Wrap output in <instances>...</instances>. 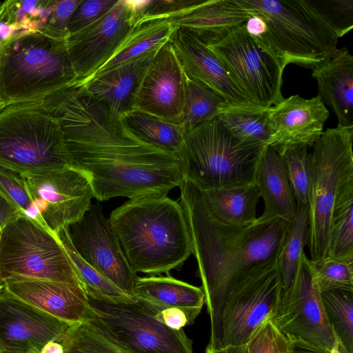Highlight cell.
I'll return each instance as SVG.
<instances>
[{
    "mask_svg": "<svg viewBox=\"0 0 353 353\" xmlns=\"http://www.w3.org/2000/svg\"><path fill=\"white\" fill-rule=\"evenodd\" d=\"M58 120L72 166L91 183L94 199H134L168 196L183 180L177 153L141 139L122 117L78 85L57 91L41 101Z\"/></svg>",
    "mask_w": 353,
    "mask_h": 353,
    "instance_id": "6da1fadb",
    "label": "cell"
},
{
    "mask_svg": "<svg viewBox=\"0 0 353 353\" xmlns=\"http://www.w3.org/2000/svg\"><path fill=\"white\" fill-rule=\"evenodd\" d=\"M179 188L212 334L232 287L277 263L289 223L259 217L247 226L225 225L210 215L194 185L183 179Z\"/></svg>",
    "mask_w": 353,
    "mask_h": 353,
    "instance_id": "7a4b0ae2",
    "label": "cell"
},
{
    "mask_svg": "<svg viewBox=\"0 0 353 353\" xmlns=\"http://www.w3.org/2000/svg\"><path fill=\"white\" fill-rule=\"evenodd\" d=\"M108 222L136 273L168 274L192 254L183 208L168 196L130 199L111 212Z\"/></svg>",
    "mask_w": 353,
    "mask_h": 353,
    "instance_id": "3957f363",
    "label": "cell"
},
{
    "mask_svg": "<svg viewBox=\"0 0 353 353\" xmlns=\"http://www.w3.org/2000/svg\"><path fill=\"white\" fill-rule=\"evenodd\" d=\"M77 83L66 40L20 32L0 42V109L41 101Z\"/></svg>",
    "mask_w": 353,
    "mask_h": 353,
    "instance_id": "277c9868",
    "label": "cell"
},
{
    "mask_svg": "<svg viewBox=\"0 0 353 353\" xmlns=\"http://www.w3.org/2000/svg\"><path fill=\"white\" fill-rule=\"evenodd\" d=\"M236 1L250 15L264 21V32L254 39L284 68L294 63L314 69L337 49L339 38L309 0Z\"/></svg>",
    "mask_w": 353,
    "mask_h": 353,
    "instance_id": "5b68a950",
    "label": "cell"
},
{
    "mask_svg": "<svg viewBox=\"0 0 353 353\" xmlns=\"http://www.w3.org/2000/svg\"><path fill=\"white\" fill-rule=\"evenodd\" d=\"M0 167L18 174L73 167L60 124L41 101L0 109Z\"/></svg>",
    "mask_w": 353,
    "mask_h": 353,
    "instance_id": "8992f818",
    "label": "cell"
},
{
    "mask_svg": "<svg viewBox=\"0 0 353 353\" xmlns=\"http://www.w3.org/2000/svg\"><path fill=\"white\" fill-rule=\"evenodd\" d=\"M262 149L239 142L215 117L185 134L179 153L183 179L200 191L254 183Z\"/></svg>",
    "mask_w": 353,
    "mask_h": 353,
    "instance_id": "52a82bcc",
    "label": "cell"
},
{
    "mask_svg": "<svg viewBox=\"0 0 353 353\" xmlns=\"http://www.w3.org/2000/svg\"><path fill=\"white\" fill-rule=\"evenodd\" d=\"M353 127L328 128L313 145L309 208L311 261L327 254L332 211L341 192L353 183Z\"/></svg>",
    "mask_w": 353,
    "mask_h": 353,
    "instance_id": "ba28073f",
    "label": "cell"
},
{
    "mask_svg": "<svg viewBox=\"0 0 353 353\" xmlns=\"http://www.w3.org/2000/svg\"><path fill=\"white\" fill-rule=\"evenodd\" d=\"M85 323L125 353H193L183 330L165 327L155 318L157 307L139 299L114 302L88 296Z\"/></svg>",
    "mask_w": 353,
    "mask_h": 353,
    "instance_id": "9c48e42d",
    "label": "cell"
},
{
    "mask_svg": "<svg viewBox=\"0 0 353 353\" xmlns=\"http://www.w3.org/2000/svg\"><path fill=\"white\" fill-rule=\"evenodd\" d=\"M0 271L3 281L12 277L47 280L85 292L58 236L23 214L1 230Z\"/></svg>",
    "mask_w": 353,
    "mask_h": 353,
    "instance_id": "30bf717a",
    "label": "cell"
},
{
    "mask_svg": "<svg viewBox=\"0 0 353 353\" xmlns=\"http://www.w3.org/2000/svg\"><path fill=\"white\" fill-rule=\"evenodd\" d=\"M281 297L277 263L237 283L225 299L206 350L247 345L254 333L275 314Z\"/></svg>",
    "mask_w": 353,
    "mask_h": 353,
    "instance_id": "8fae6325",
    "label": "cell"
},
{
    "mask_svg": "<svg viewBox=\"0 0 353 353\" xmlns=\"http://www.w3.org/2000/svg\"><path fill=\"white\" fill-rule=\"evenodd\" d=\"M208 48L251 104L268 109L284 98V68L272 52L248 34L245 23Z\"/></svg>",
    "mask_w": 353,
    "mask_h": 353,
    "instance_id": "7c38bea8",
    "label": "cell"
},
{
    "mask_svg": "<svg viewBox=\"0 0 353 353\" xmlns=\"http://www.w3.org/2000/svg\"><path fill=\"white\" fill-rule=\"evenodd\" d=\"M309 261L304 253L291 287L270 320L290 340L304 341L329 353H345L327 322Z\"/></svg>",
    "mask_w": 353,
    "mask_h": 353,
    "instance_id": "4fadbf2b",
    "label": "cell"
},
{
    "mask_svg": "<svg viewBox=\"0 0 353 353\" xmlns=\"http://www.w3.org/2000/svg\"><path fill=\"white\" fill-rule=\"evenodd\" d=\"M250 17L236 0H152L137 2L135 23L165 19L175 29L191 32L209 46Z\"/></svg>",
    "mask_w": 353,
    "mask_h": 353,
    "instance_id": "5bb4252c",
    "label": "cell"
},
{
    "mask_svg": "<svg viewBox=\"0 0 353 353\" xmlns=\"http://www.w3.org/2000/svg\"><path fill=\"white\" fill-rule=\"evenodd\" d=\"M20 174L44 227L54 234L81 219L92 204L89 179L74 167Z\"/></svg>",
    "mask_w": 353,
    "mask_h": 353,
    "instance_id": "9a60e30c",
    "label": "cell"
},
{
    "mask_svg": "<svg viewBox=\"0 0 353 353\" xmlns=\"http://www.w3.org/2000/svg\"><path fill=\"white\" fill-rule=\"evenodd\" d=\"M68 231L77 254L122 292L133 297L138 276L129 265L100 203H92L81 219L68 226Z\"/></svg>",
    "mask_w": 353,
    "mask_h": 353,
    "instance_id": "2e32d148",
    "label": "cell"
},
{
    "mask_svg": "<svg viewBox=\"0 0 353 353\" xmlns=\"http://www.w3.org/2000/svg\"><path fill=\"white\" fill-rule=\"evenodd\" d=\"M187 79L181 61L168 41L158 50L142 74L130 111L146 113L180 125Z\"/></svg>",
    "mask_w": 353,
    "mask_h": 353,
    "instance_id": "e0dca14e",
    "label": "cell"
},
{
    "mask_svg": "<svg viewBox=\"0 0 353 353\" xmlns=\"http://www.w3.org/2000/svg\"><path fill=\"white\" fill-rule=\"evenodd\" d=\"M134 1L118 0L105 15L70 35L67 49L79 85L91 78L111 57L134 23Z\"/></svg>",
    "mask_w": 353,
    "mask_h": 353,
    "instance_id": "ac0fdd59",
    "label": "cell"
},
{
    "mask_svg": "<svg viewBox=\"0 0 353 353\" xmlns=\"http://www.w3.org/2000/svg\"><path fill=\"white\" fill-rule=\"evenodd\" d=\"M71 325L4 290L0 292V350L39 353L48 342L59 340Z\"/></svg>",
    "mask_w": 353,
    "mask_h": 353,
    "instance_id": "d6986e66",
    "label": "cell"
},
{
    "mask_svg": "<svg viewBox=\"0 0 353 353\" xmlns=\"http://www.w3.org/2000/svg\"><path fill=\"white\" fill-rule=\"evenodd\" d=\"M329 112L319 96L283 98L268 108L272 147L281 156L287 150L310 148L322 135Z\"/></svg>",
    "mask_w": 353,
    "mask_h": 353,
    "instance_id": "ffe728a7",
    "label": "cell"
},
{
    "mask_svg": "<svg viewBox=\"0 0 353 353\" xmlns=\"http://www.w3.org/2000/svg\"><path fill=\"white\" fill-rule=\"evenodd\" d=\"M169 41L188 79L204 84L230 105H252L235 85L208 46L193 33L184 29H175Z\"/></svg>",
    "mask_w": 353,
    "mask_h": 353,
    "instance_id": "44dd1931",
    "label": "cell"
},
{
    "mask_svg": "<svg viewBox=\"0 0 353 353\" xmlns=\"http://www.w3.org/2000/svg\"><path fill=\"white\" fill-rule=\"evenodd\" d=\"M3 290L41 310L70 324L85 322L90 306L86 293L65 283L12 277L3 281Z\"/></svg>",
    "mask_w": 353,
    "mask_h": 353,
    "instance_id": "7402d4cb",
    "label": "cell"
},
{
    "mask_svg": "<svg viewBox=\"0 0 353 353\" xmlns=\"http://www.w3.org/2000/svg\"><path fill=\"white\" fill-rule=\"evenodd\" d=\"M158 50L97 74L76 85L93 99L103 103L111 116L122 117L130 111L139 80Z\"/></svg>",
    "mask_w": 353,
    "mask_h": 353,
    "instance_id": "603a6c76",
    "label": "cell"
},
{
    "mask_svg": "<svg viewBox=\"0 0 353 353\" xmlns=\"http://www.w3.org/2000/svg\"><path fill=\"white\" fill-rule=\"evenodd\" d=\"M319 95L338 119V126L353 127V57L345 48L336 49L312 69Z\"/></svg>",
    "mask_w": 353,
    "mask_h": 353,
    "instance_id": "cb8c5ba5",
    "label": "cell"
},
{
    "mask_svg": "<svg viewBox=\"0 0 353 353\" xmlns=\"http://www.w3.org/2000/svg\"><path fill=\"white\" fill-rule=\"evenodd\" d=\"M254 183L264 201L263 219L281 218L291 222L296 212L292 188L281 156L270 145L264 147L259 154Z\"/></svg>",
    "mask_w": 353,
    "mask_h": 353,
    "instance_id": "d4e9b609",
    "label": "cell"
},
{
    "mask_svg": "<svg viewBox=\"0 0 353 353\" xmlns=\"http://www.w3.org/2000/svg\"><path fill=\"white\" fill-rule=\"evenodd\" d=\"M199 192L208 212L223 224L247 226L257 219L260 192L255 183Z\"/></svg>",
    "mask_w": 353,
    "mask_h": 353,
    "instance_id": "484cf974",
    "label": "cell"
},
{
    "mask_svg": "<svg viewBox=\"0 0 353 353\" xmlns=\"http://www.w3.org/2000/svg\"><path fill=\"white\" fill-rule=\"evenodd\" d=\"M133 297L161 308L182 307L201 310L205 294L201 288L166 276H137Z\"/></svg>",
    "mask_w": 353,
    "mask_h": 353,
    "instance_id": "4316f807",
    "label": "cell"
},
{
    "mask_svg": "<svg viewBox=\"0 0 353 353\" xmlns=\"http://www.w3.org/2000/svg\"><path fill=\"white\" fill-rule=\"evenodd\" d=\"M174 30L172 25L163 19L134 23L111 57L92 77L151 50L159 49L170 41Z\"/></svg>",
    "mask_w": 353,
    "mask_h": 353,
    "instance_id": "83f0119b",
    "label": "cell"
},
{
    "mask_svg": "<svg viewBox=\"0 0 353 353\" xmlns=\"http://www.w3.org/2000/svg\"><path fill=\"white\" fill-rule=\"evenodd\" d=\"M216 117L241 143L259 149L270 145L272 135L268 109L253 105L236 106L225 102Z\"/></svg>",
    "mask_w": 353,
    "mask_h": 353,
    "instance_id": "f1b7e54d",
    "label": "cell"
},
{
    "mask_svg": "<svg viewBox=\"0 0 353 353\" xmlns=\"http://www.w3.org/2000/svg\"><path fill=\"white\" fill-rule=\"evenodd\" d=\"M296 207L294 218L288 224L277 261L281 281V296L288 292L294 280L301 256L305 253L304 248L309 240V208L303 205Z\"/></svg>",
    "mask_w": 353,
    "mask_h": 353,
    "instance_id": "f546056e",
    "label": "cell"
},
{
    "mask_svg": "<svg viewBox=\"0 0 353 353\" xmlns=\"http://www.w3.org/2000/svg\"><path fill=\"white\" fill-rule=\"evenodd\" d=\"M327 322L345 353H353V288L320 290Z\"/></svg>",
    "mask_w": 353,
    "mask_h": 353,
    "instance_id": "4dcf8cb0",
    "label": "cell"
},
{
    "mask_svg": "<svg viewBox=\"0 0 353 353\" xmlns=\"http://www.w3.org/2000/svg\"><path fill=\"white\" fill-rule=\"evenodd\" d=\"M353 183L339 194L332 211L327 258L353 263Z\"/></svg>",
    "mask_w": 353,
    "mask_h": 353,
    "instance_id": "1f68e13d",
    "label": "cell"
},
{
    "mask_svg": "<svg viewBox=\"0 0 353 353\" xmlns=\"http://www.w3.org/2000/svg\"><path fill=\"white\" fill-rule=\"evenodd\" d=\"M122 118L128 128L145 142L165 151L177 154L181 151L185 132L179 125L137 111H130Z\"/></svg>",
    "mask_w": 353,
    "mask_h": 353,
    "instance_id": "d6a6232c",
    "label": "cell"
},
{
    "mask_svg": "<svg viewBox=\"0 0 353 353\" xmlns=\"http://www.w3.org/2000/svg\"><path fill=\"white\" fill-rule=\"evenodd\" d=\"M57 236L84 285L87 296L114 302L136 299L122 292L77 254L70 241L68 227L63 228Z\"/></svg>",
    "mask_w": 353,
    "mask_h": 353,
    "instance_id": "836d02e7",
    "label": "cell"
},
{
    "mask_svg": "<svg viewBox=\"0 0 353 353\" xmlns=\"http://www.w3.org/2000/svg\"><path fill=\"white\" fill-rule=\"evenodd\" d=\"M52 0H8L0 11V23L12 33L39 32L45 26Z\"/></svg>",
    "mask_w": 353,
    "mask_h": 353,
    "instance_id": "e575fe53",
    "label": "cell"
},
{
    "mask_svg": "<svg viewBox=\"0 0 353 353\" xmlns=\"http://www.w3.org/2000/svg\"><path fill=\"white\" fill-rule=\"evenodd\" d=\"M225 102L219 95L204 84L188 78L180 123L185 134L199 125L216 117L221 106Z\"/></svg>",
    "mask_w": 353,
    "mask_h": 353,
    "instance_id": "d590c367",
    "label": "cell"
},
{
    "mask_svg": "<svg viewBox=\"0 0 353 353\" xmlns=\"http://www.w3.org/2000/svg\"><path fill=\"white\" fill-rule=\"evenodd\" d=\"M281 157L296 205L309 208L313 179L312 153L307 148H299L285 151Z\"/></svg>",
    "mask_w": 353,
    "mask_h": 353,
    "instance_id": "8d00e7d4",
    "label": "cell"
},
{
    "mask_svg": "<svg viewBox=\"0 0 353 353\" xmlns=\"http://www.w3.org/2000/svg\"><path fill=\"white\" fill-rule=\"evenodd\" d=\"M59 341L64 353H125L85 322L72 324Z\"/></svg>",
    "mask_w": 353,
    "mask_h": 353,
    "instance_id": "74e56055",
    "label": "cell"
},
{
    "mask_svg": "<svg viewBox=\"0 0 353 353\" xmlns=\"http://www.w3.org/2000/svg\"><path fill=\"white\" fill-rule=\"evenodd\" d=\"M0 194L21 214L44 227L20 174L0 167Z\"/></svg>",
    "mask_w": 353,
    "mask_h": 353,
    "instance_id": "f35d334b",
    "label": "cell"
},
{
    "mask_svg": "<svg viewBox=\"0 0 353 353\" xmlns=\"http://www.w3.org/2000/svg\"><path fill=\"white\" fill-rule=\"evenodd\" d=\"M310 265L319 290L334 288H353V263L327 257L312 261Z\"/></svg>",
    "mask_w": 353,
    "mask_h": 353,
    "instance_id": "ab89813d",
    "label": "cell"
},
{
    "mask_svg": "<svg viewBox=\"0 0 353 353\" xmlns=\"http://www.w3.org/2000/svg\"><path fill=\"white\" fill-rule=\"evenodd\" d=\"M339 38L353 27V0H309Z\"/></svg>",
    "mask_w": 353,
    "mask_h": 353,
    "instance_id": "60d3db41",
    "label": "cell"
},
{
    "mask_svg": "<svg viewBox=\"0 0 353 353\" xmlns=\"http://www.w3.org/2000/svg\"><path fill=\"white\" fill-rule=\"evenodd\" d=\"M247 345L249 353H291L289 339L270 320L254 333Z\"/></svg>",
    "mask_w": 353,
    "mask_h": 353,
    "instance_id": "b9f144b4",
    "label": "cell"
},
{
    "mask_svg": "<svg viewBox=\"0 0 353 353\" xmlns=\"http://www.w3.org/2000/svg\"><path fill=\"white\" fill-rule=\"evenodd\" d=\"M81 0H52L41 33L59 40H67L68 26L73 12Z\"/></svg>",
    "mask_w": 353,
    "mask_h": 353,
    "instance_id": "7bdbcfd3",
    "label": "cell"
},
{
    "mask_svg": "<svg viewBox=\"0 0 353 353\" xmlns=\"http://www.w3.org/2000/svg\"><path fill=\"white\" fill-rule=\"evenodd\" d=\"M118 0H81L68 26L69 36L88 27L108 12Z\"/></svg>",
    "mask_w": 353,
    "mask_h": 353,
    "instance_id": "ee69618b",
    "label": "cell"
},
{
    "mask_svg": "<svg viewBox=\"0 0 353 353\" xmlns=\"http://www.w3.org/2000/svg\"><path fill=\"white\" fill-rule=\"evenodd\" d=\"M201 310L176 307L161 308L157 307L155 318L165 327L180 330L183 327L194 323Z\"/></svg>",
    "mask_w": 353,
    "mask_h": 353,
    "instance_id": "f6af8a7d",
    "label": "cell"
},
{
    "mask_svg": "<svg viewBox=\"0 0 353 353\" xmlns=\"http://www.w3.org/2000/svg\"><path fill=\"white\" fill-rule=\"evenodd\" d=\"M289 340L291 353H329L302 341Z\"/></svg>",
    "mask_w": 353,
    "mask_h": 353,
    "instance_id": "bcb514c9",
    "label": "cell"
},
{
    "mask_svg": "<svg viewBox=\"0 0 353 353\" xmlns=\"http://www.w3.org/2000/svg\"><path fill=\"white\" fill-rule=\"evenodd\" d=\"M205 353H249L248 345H230L214 350H205Z\"/></svg>",
    "mask_w": 353,
    "mask_h": 353,
    "instance_id": "7dc6e473",
    "label": "cell"
},
{
    "mask_svg": "<svg viewBox=\"0 0 353 353\" xmlns=\"http://www.w3.org/2000/svg\"><path fill=\"white\" fill-rule=\"evenodd\" d=\"M39 353H64V350L59 340L51 341L43 347Z\"/></svg>",
    "mask_w": 353,
    "mask_h": 353,
    "instance_id": "c3c4849f",
    "label": "cell"
},
{
    "mask_svg": "<svg viewBox=\"0 0 353 353\" xmlns=\"http://www.w3.org/2000/svg\"><path fill=\"white\" fill-rule=\"evenodd\" d=\"M0 353H30V352H23V351H16V350H0Z\"/></svg>",
    "mask_w": 353,
    "mask_h": 353,
    "instance_id": "681fc988",
    "label": "cell"
},
{
    "mask_svg": "<svg viewBox=\"0 0 353 353\" xmlns=\"http://www.w3.org/2000/svg\"><path fill=\"white\" fill-rule=\"evenodd\" d=\"M3 5V1L0 2V11H1V9ZM0 28H1V23H0ZM2 39H3V32L2 28H0V42L3 40Z\"/></svg>",
    "mask_w": 353,
    "mask_h": 353,
    "instance_id": "f907efd6",
    "label": "cell"
},
{
    "mask_svg": "<svg viewBox=\"0 0 353 353\" xmlns=\"http://www.w3.org/2000/svg\"><path fill=\"white\" fill-rule=\"evenodd\" d=\"M3 281L1 277V271H0V292L3 290Z\"/></svg>",
    "mask_w": 353,
    "mask_h": 353,
    "instance_id": "816d5d0a",
    "label": "cell"
},
{
    "mask_svg": "<svg viewBox=\"0 0 353 353\" xmlns=\"http://www.w3.org/2000/svg\"><path fill=\"white\" fill-rule=\"evenodd\" d=\"M1 228H0V238H1Z\"/></svg>",
    "mask_w": 353,
    "mask_h": 353,
    "instance_id": "f5cc1de1",
    "label": "cell"
}]
</instances>
